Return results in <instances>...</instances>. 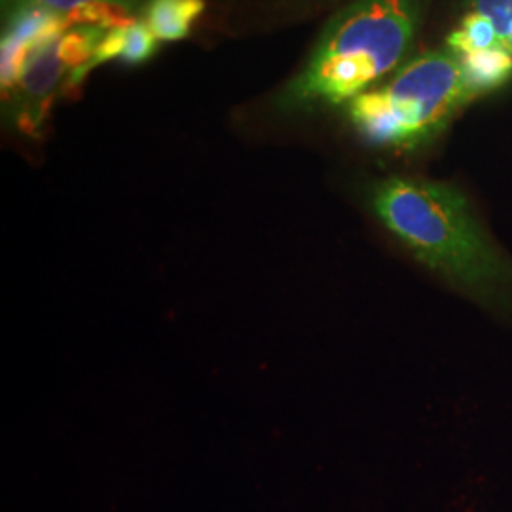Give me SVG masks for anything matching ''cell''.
I'll list each match as a JSON object with an SVG mask.
<instances>
[{
	"label": "cell",
	"instance_id": "3957f363",
	"mask_svg": "<svg viewBox=\"0 0 512 512\" xmlns=\"http://www.w3.org/2000/svg\"><path fill=\"white\" fill-rule=\"evenodd\" d=\"M480 95L458 55L442 46L410 57L346 105L349 126L366 147L416 154L450 128Z\"/></svg>",
	"mask_w": 512,
	"mask_h": 512
},
{
	"label": "cell",
	"instance_id": "5b68a950",
	"mask_svg": "<svg viewBox=\"0 0 512 512\" xmlns=\"http://www.w3.org/2000/svg\"><path fill=\"white\" fill-rule=\"evenodd\" d=\"M73 27L69 14H54L42 8H10V19L2 37L4 99L16 90L29 59Z\"/></svg>",
	"mask_w": 512,
	"mask_h": 512
},
{
	"label": "cell",
	"instance_id": "8992f818",
	"mask_svg": "<svg viewBox=\"0 0 512 512\" xmlns=\"http://www.w3.org/2000/svg\"><path fill=\"white\" fill-rule=\"evenodd\" d=\"M203 12L205 0H147L143 21L160 42H177L190 35Z\"/></svg>",
	"mask_w": 512,
	"mask_h": 512
},
{
	"label": "cell",
	"instance_id": "52a82bcc",
	"mask_svg": "<svg viewBox=\"0 0 512 512\" xmlns=\"http://www.w3.org/2000/svg\"><path fill=\"white\" fill-rule=\"evenodd\" d=\"M465 10L488 19L499 42L512 52V0H467Z\"/></svg>",
	"mask_w": 512,
	"mask_h": 512
},
{
	"label": "cell",
	"instance_id": "7a4b0ae2",
	"mask_svg": "<svg viewBox=\"0 0 512 512\" xmlns=\"http://www.w3.org/2000/svg\"><path fill=\"white\" fill-rule=\"evenodd\" d=\"M431 0H353L277 97L285 112L346 107L408 61Z\"/></svg>",
	"mask_w": 512,
	"mask_h": 512
},
{
	"label": "cell",
	"instance_id": "277c9868",
	"mask_svg": "<svg viewBox=\"0 0 512 512\" xmlns=\"http://www.w3.org/2000/svg\"><path fill=\"white\" fill-rule=\"evenodd\" d=\"M116 27V25H110ZM109 25H74L61 38L29 59L19 84L4 103L12 107V120L25 133H37L65 76L69 80L95 54Z\"/></svg>",
	"mask_w": 512,
	"mask_h": 512
},
{
	"label": "cell",
	"instance_id": "6da1fadb",
	"mask_svg": "<svg viewBox=\"0 0 512 512\" xmlns=\"http://www.w3.org/2000/svg\"><path fill=\"white\" fill-rule=\"evenodd\" d=\"M365 198L372 217L425 274L512 329V253L459 184L387 175L368 184Z\"/></svg>",
	"mask_w": 512,
	"mask_h": 512
},
{
	"label": "cell",
	"instance_id": "ba28073f",
	"mask_svg": "<svg viewBox=\"0 0 512 512\" xmlns=\"http://www.w3.org/2000/svg\"><path fill=\"white\" fill-rule=\"evenodd\" d=\"M141 0H4L10 8H42L54 14H71L82 6H109L131 14Z\"/></svg>",
	"mask_w": 512,
	"mask_h": 512
}]
</instances>
